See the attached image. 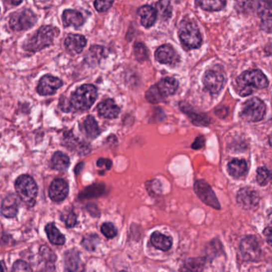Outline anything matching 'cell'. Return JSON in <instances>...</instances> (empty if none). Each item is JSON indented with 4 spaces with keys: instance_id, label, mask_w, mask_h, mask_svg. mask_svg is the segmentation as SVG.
<instances>
[{
    "instance_id": "obj_43",
    "label": "cell",
    "mask_w": 272,
    "mask_h": 272,
    "mask_svg": "<svg viewBox=\"0 0 272 272\" xmlns=\"http://www.w3.org/2000/svg\"><path fill=\"white\" fill-rule=\"evenodd\" d=\"M97 165L99 168L108 170H110L111 167L113 166V162L108 158H100L97 161Z\"/></svg>"
},
{
    "instance_id": "obj_41",
    "label": "cell",
    "mask_w": 272,
    "mask_h": 272,
    "mask_svg": "<svg viewBox=\"0 0 272 272\" xmlns=\"http://www.w3.org/2000/svg\"><path fill=\"white\" fill-rule=\"evenodd\" d=\"M61 220L65 222L68 228H73L77 223V216L73 211H69L62 214Z\"/></svg>"
},
{
    "instance_id": "obj_14",
    "label": "cell",
    "mask_w": 272,
    "mask_h": 272,
    "mask_svg": "<svg viewBox=\"0 0 272 272\" xmlns=\"http://www.w3.org/2000/svg\"><path fill=\"white\" fill-rule=\"evenodd\" d=\"M69 193V185L65 180L57 178L52 181L49 186V196L52 201L60 202L66 198Z\"/></svg>"
},
{
    "instance_id": "obj_37",
    "label": "cell",
    "mask_w": 272,
    "mask_h": 272,
    "mask_svg": "<svg viewBox=\"0 0 272 272\" xmlns=\"http://www.w3.org/2000/svg\"><path fill=\"white\" fill-rule=\"evenodd\" d=\"M135 55L138 61H144L147 59L148 52L146 46L141 42H137L134 45Z\"/></svg>"
},
{
    "instance_id": "obj_15",
    "label": "cell",
    "mask_w": 272,
    "mask_h": 272,
    "mask_svg": "<svg viewBox=\"0 0 272 272\" xmlns=\"http://www.w3.org/2000/svg\"><path fill=\"white\" fill-rule=\"evenodd\" d=\"M86 43L87 40L81 34H69L65 40V47L68 51L73 54L81 53Z\"/></svg>"
},
{
    "instance_id": "obj_11",
    "label": "cell",
    "mask_w": 272,
    "mask_h": 272,
    "mask_svg": "<svg viewBox=\"0 0 272 272\" xmlns=\"http://www.w3.org/2000/svg\"><path fill=\"white\" fill-rule=\"evenodd\" d=\"M205 89L213 95L218 94L223 89L225 77L223 74L216 70H208L203 77Z\"/></svg>"
},
{
    "instance_id": "obj_22",
    "label": "cell",
    "mask_w": 272,
    "mask_h": 272,
    "mask_svg": "<svg viewBox=\"0 0 272 272\" xmlns=\"http://www.w3.org/2000/svg\"><path fill=\"white\" fill-rule=\"evenodd\" d=\"M156 87L159 91V93L162 94V97L165 98L168 96L173 95L175 93L176 91L178 88V82L177 80L171 77H166L164 79L161 80L157 85Z\"/></svg>"
},
{
    "instance_id": "obj_12",
    "label": "cell",
    "mask_w": 272,
    "mask_h": 272,
    "mask_svg": "<svg viewBox=\"0 0 272 272\" xmlns=\"http://www.w3.org/2000/svg\"><path fill=\"white\" fill-rule=\"evenodd\" d=\"M62 85L63 82L59 78L51 75H45L40 80L37 92L41 96H50L54 94Z\"/></svg>"
},
{
    "instance_id": "obj_25",
    "label": "cell",
    "mask_w": 272,
    "mask_h": 272,
    "mask_svg": "<svg viewBox=\"0 0 272 272\" xmlns=\"http://www.w3.org/2000/svg\"><path fill=\"white\" fill-rule=\"evenodd\" d=\"M45 230L51 244L54 245H63L65 244V236L58 230L54 224L49 223L46 225Z\"/></svg>"
},
{
    "instance_id": "obj_29",
    "label": "cell",
    "mask_w": 272,
    "mask_h": 272,
    "mask_svg": "<svg viewBox=\"0 0 272 272\" xmlns=\"http://www.w3.org/2000/svg\"><path fill=\"white\" fill-rule=\"evenodd\" d=\"M157 15L161 19L167 20L172 14V6L170 0H158L154 8Z\"/></svg>"
},
{
    "instance_id": "obj_40",
    "label": "cell",
    "mask_w": 272,
    "mask_h": 272,
    "mask_svg": "<svg viewBox=\"0 0 272 272\" xmlns=\"http://www.w3.org/2000/svg\"><path fill=\"white\" fill-rule=\"evenodd\" d=\"M114 0H95L94 6L99 12H105L113 6Z\"/></svg>"
},
{
    "instance_id": "obj_33",
    "label": "cell",
    "mask_w": 272,
    "mask_h": 272,
    "mask_svg": "<svg viewBox=\"0 0 272 272\" xmlns=\"http://www.w3.org/2000/svg\"><path fill=\"white\" fill-rule=\"evenodd\" d=\"M105 186L103 185H93L89 186L81 193V198H91L101 196L105 192Z\"/></svg>"
},
{
    "instance_id": "obj_38",
    "label": "cell",
    "mask_w": 272,
    "mask_h": 272,
    "mask_svg": "<svg viewBox=\"0 0 272 272\" xmlns=\"http://www.w3.org/2000/svg\"><path fill=\"white\" fill-rule=\"evenodd\" d=\"M99 237L97 235H90L89 237H85L82 241V245L85 247V249L87 250L94 251L96 249L97 244H98Z\"/></svg>"
},
{
    "instance_id": "obj_49",
    "label": "cell",
    "mask_w": 272,
    "mask_h": 272,
    "mask_svg": "<svg viewBox=\"0 0 272 272\" xmlns=\"http://www.w3.org/2000/svg\"></svg>"
},
{
    "instance_id": "obj_1",
    "label": "cell",
    "mask_w": 272,
    "mask_h": 272,
    "mask_svg": "<svg viewBox=\"0 0 272 272\" xmlns=\"http://www.w3.org/2000/svg\"><path fill=\"white\" fill-rule=\"evenodd\" d=\"M269 85V80L261 70H249L237 77V93L241 97H247L253 94L256 89H265Z\"/></svg>"
},
{
    "instance_id": "obj_2",
    "label": "cell",
    "mask_w": 272,
    "mask_h": 272,
    "mask_svg": "<svg viewBox=\"0 0 272 272\" xmlns=\"http://www.w3.org/2000/svg\"><path fill=\"white\" fill-rule=\"evenodd\" d=\"M97 98V88L92 85H84L72 94L69 108L76 111L90 109Z\"/></svg>"
},
{
    "instance_id": "obj_19",
    "label": "cell",
    "mask_w": 272,
    "mask_h": 272,
    "mask_svg": "<svg viewBox=\"0 0 272 272\" xmlns=\"http://www.w3.org/2000/svg\"><path fill=\"white\" fill-rule=\"evenodd\" d=\"M99 114L105 118L114 119L118 117L121 109L116 105L114 101L108 99L100 103L97 107Z\"/></svg>"
},
{
    "instance_id": "obj_10",
    "label": "cell",
    "mask_w": 272,
    "mask_h": 272,
    "mask_svg": "<svg viewBox=\"0 0 272 272\" xmlns=\"http://www.w3.org/2000/svg\"><path fill=\"white\" fill-rule=\"evenodd\" d=\"M237 202L243 209H254L260 203V196L255 189L245 187L239 190L237 196Z\"/></svg>"
},
{
    "instance_id": "obj_17",
    "label": "cell",
    "mask_w": 272,
    "mask_h": 272,
    "mask_svg": "<svg viewBox=\"0 0 272 272\" xmlns=\"http://www.w3.org/2000/svg\"><path fill=\"white\" fill-rule=\"evenodd\" d=\"M18 210L17 197L14 194H9L4 198L1 205V214L6 218L16 217Z\"/></svg>"
},
{
    "instance_id": "obj_42",
    "label": "cell",
    "mask_w": 272,
    "mask_h": 272,
    "mask_svg": "<svg viewBox=\"0 0 272 272\" xmlns=\"http://www.w3.org/2000/svg\"><path fill=\"white\" fill-rule=\"evenodd\" d=\"M11 272H33L30 265L22 261H17L12 267Z\"/></svg>"
},
{
    "instance_id": "obj_24",
    "label": "cell",
    "mask_w": 272,
    "mask_h": 272,
    "mask_svg": "<svg viewBox=\"0 0 272 272\" xmlns=\"http://www.w3.org/2000/svg\"><path fill=\"white\" fill-rule=\"evenodd\" d=\"M228 171L233 178H241L248 171V165L245 160L233 159L228 165Z\"/></svg>"
},
{
    "instance_id": "obj_7",
    "label": "cell",
    "mask_w": 272,
    "mask_h": 272,
    "mask_svg": "<svg viewBox=\"0 0 272 272\" xmlns=\"http://www.w3.org/2000/svg\"><path fill=\"white\" fill-rule=\"evenodd\" d=\"M37 22V16L29 9L18 10L10 15V26L15 31H22L30 29Z\"/></svg>"
},
{
    "instance_id": "obj_20",
    "label": "cell",
    "mask_w": 272,
    "mask_h": 272,
    "mask_svg": "<svg viewBox=\"0 0 272 272\" xmlns=\"http://www.w3.org/2000/svg\"><path fill=\"white\" fill-rule=\"evenodd\" d=\"M138 14L140 16L141 24L146 28L153 26L157 18L155 9L148 5L140 7L138 10Z\"/></svg>"
},
{
    "instance_id": "obj_3",
    "label": "cell",
    "mask_w": 272,
    "mask_h": 272,
    "mask_svg": "<svg viewBox=\"0 0 272 272\" xmlns=\"http://www.w3.org/2000/svg\"><path fill=\"white\" fill-rule=\"evenodd\" d=\"M15 190L20 199L29 207L35 205L38 195V186L34 178L23 174L18 177L15 181Z\"/></svg>"
},
{
    "instance_id": "obj_28",
    "label": "cell",
    "mask_w": 272,
    "mask_h": 272,
    "mask_svg": "<svg viewBox=\"0 0 272 272\" xmlns=\"http://www.w3.org/2000/svg\"><path fill=\"white\" fill-rule=\"evenodd\" d=\"M69 158L62 152L57 151L53 154L51 160L52 167L55 170L62 171L65 170L69 166Z\"/></svg>"
},
{
    "instance_id": "obj_16",
    "label": "cell",
    "mask_w": 272,
    "mask_h": 272,
    "mask_svg": "<svg viewBox=\"0 0 272 272\" xmlns=\"http://www.w3.org/2000/svg\"><path fill=\"white\" fill-rule=\"evenodd\" d=\"M65 146H67L69 150L77 152V154H87L90 152V146L85 142L76 138L72 133H66L65 136Z\"/></svg>"
},
{
    "instance_id": "obj_36",
    "label": "cell",
    "mask_w": 272,
    "mask_h": 272,
    "mask_svg": "<svg viewBox=\"0 0 272 272\" xmlns=\"http://www.w3.org/2000/svg\"><path fill=\"white\" fill-rule=\"evenodd\" d=\"M146 98L151 104H158L163 100L164 97L159 93V91L156 87V85L152 86L148 89L146 93Z\"/></svg>"
},
{
    "instance_id": "obj_5",
    "label": "cell",
    "mask_w": 272,
    "mask_h": 272,
    "mask_svg": "<svg viewBox=\"0 0 272 272\" xmlns=\"http://www.w3.org/2000/svg\"><path fill=\"white\" fill-rule=\"evenodd\" d=\"M181 43L188 49H197L202 42L201 33L197 25L189 20H183L180 23L178 30Z\"/></svg>"
},
{
    "instance_id": "obj_13",
    "label": "cell",
    "mask_w": 272,
    "mask_h": 272,
    "mask_svg": "<svg viewBox=\"0 0 272 272\" xmlns=\"http://www.w3.org/2000/svg\"><path fill=\"white\" fill-rule=\"evenodd\" d=\"M155 59L162 64L174 65L179 61V56L170 45H163L155 51Z\"/></svg>"
},
{
    "instance_id": "obj_6",
    "label": "cell",
    "mask_w": 272,
    "mask_h": 272,
    "mask_svg": "<svg viewBox=\"0 0 272 272\" xmlns=\"http://www.w3.org/2000/svg\"><path fill=\"white\" fill-rule=\"evenodd\" d=\"M266 113V106L261 99L254 97L244 103L241 117L247 122H258L263 120Z\"/></svg>"
},
{
    "instance_id": "obj_35",
    "label": "cell",
    "mask_w": 272,
    "mask_h": 272,
    "mask_svg": "<svg viewBox=\"0 0 272 272\" xmlns=\"http://www.w3.org/2000/svg\"><path fill=\"white\" fill-rule=\"evenodd\" d=\"M257 181L261 185H266L272 179V171L266 167H260L257 170Z\"/></svg>"
},
{
    "instance_id": "obj_23",
    "label": "cell",
    "mask_w": 272,
    "mask_h": 272,
    "mask_svg": "<svg viewBox=\"0 0 272 272\" xmlns=\"http://www.w3.org/2000/svg\"><path fill=\"white\" fill-rule=\"evenodd\" d=\"M150 242L153 246L155 247L156 249L166 252V251L170 250L171 248L173 240L170 237H167V236H165L158 232H155L152 234L151 237H150Z\"/></svg>"
},
{
    "instance_id": "obj_46",
    "label": "cell",
    "mask_w": 272,
    "mask_h": 272,
    "mask_svg": "<svg viewBox=\"0 0 272 272\" xmlns=\"http://www.w3.org/2000/svg\"><path fill=\"white\" fill-rule=\"evenodd\" d=\"M6 2L14 6H18L21 2H22V0H6Z\"/></svg>"
},
{
    "instance_id": "obj_4",
    "label": "cell",
    "mask_w": 272,
    "mask_h": 272,
    "mask_svg": "<svg viewBox=\"0 0 272 272\" xmlns=\"http://www.w3.org/2000/svg\"><path fill=\"white\" fill-rule=\"evenodd\" d=\"M57 34L58 30L57 28L52 26H42L35 34L28 39L25 44V49L28 51H40L51 45Z\"/></svg>"
},
{
    "instance_id": "obj_30",
    "label": "cell",
    "mask_w": 272,
    "mask_h": 272,
    "mask_svg": "<svg viewBox=\"0 0 272 272\" xmlns=\"http://www.w3.org/2000/svg\"><path fill=\"white\" fill-rule=\"evenodd\" d=\"M83 129L85 135L89 138H95L100 134L98 124L91 116H89L84 121Z\"/></svg>"
},
{
    "instance_id": "obj_47",
    "label": "cell",
    "mask_w": 272,
    "mask_h": 272,
    "mask_svg": "<svg viewBox=\"0 0 272 272\" xmlns=\"http://www.w3.org/2000/svg\"><path fill=\"white\" fill-rule=\"evenodd\" d=\"M2 264H3V262H0V272H5Z\"/></svg>"
},
{
    "instance_id": "obj_8",
    "label": "cell",
    "mask_w": 272,
    "mask_h": 272,
    "mask_svg": "<svg viewBox=\"0 0 272 272\" xmlns=\"http://www.w3.org/2000/svg\"><path fill=\"white\" fill-rule=\"evenodd\" d=\"M194 190L204 203L216 209H221V205L210 185L204 180H197L194 184Z\"/></svg>"
},
{
    "instance_id": "obj_31",
    "label": "cell",
    "mask_w": 272,
    "mask_h": 272,
    "mask_svg": "<svg viewBox=\"0 0 272 272\" xmlns=\"http://www.w3.org/2000/svg\"><path fill=\"white\" fill-rule=\"evenodd\" d=\"M204 266L202 259H191L185 263L181 272H201Z\"/></svg>"
},
{
    "instance_id": "obj_9",
    "label": "cell",
    "mask_w": 272,
    "mask_h": 272,
    "mask_svg": "<svg viewBox=\"0 0 272 272\" xmlns=\"http://www.w3.org/2000/svg\"><path fill=\"white\" fill-rule=\"evenodd\" d=\"M241 254L243 258L248 261H257L261 256V249L258 241L253 236L243 239L241 242Z\"/></svg>"
},
{
    "instance_id": "obj_44",
    "label": "cell",
    "mask_w": 272,
    "mask_h": 272,
    "mask_svg": "<svg viewBox=\"0 0 272 272\" xmlns=\"http://www.w3.org/2000/svg\"><path fill=\"white\" fill-rule=\"evenodd\" d=\"M205 139L203 136H199L196 138L195 141L192 144L191 147L194 150H198L205 146Z\"/></svg>"
},
{
    "instance_id": "obj_32",
    "label": "cell",
    "mask_w": 272,
    "mask_h": 272,
    "mask_svg": "<svg viewBox=\"0 0 272 272\" xmlns=\"http://www.w3.org/2000/svg\"><path fill=\"white\" fill-rule=\"evenodd\" d=\"M262 28L267 32H272V8L265 7L261 10Z\"/></svg>"
},
{
    "instance_id": "obj_45",
    "label": "cell",
    "mask_w": 272,
    "mask_h": 272,
    "mask_svg": "<svg viewBox=\"0 0 272 272\" xmlns=\"http://www.w3.org/2000/svg\"><path fill=\"white\" fill-rule=\"evenodd\" d=\"M264 235H265L267 242L269 243V245L272 246V226L266 228L264 231Z\"/></svg>"
},
{
    "instance_id": "obj_39",
    "label": "cell",
    "mask_w": 272,
    "mask_h": 272,
    "mask_svg": "<svg viewBox=\"0 0 272 272\" xmlns=\"http://www.w3.org/2000/svg\"><path fill=\"white\" fill-rule=\"evenodd\" d=\"M101 233L105 235L107 238H114L117 235V230L112 223L103 224L101 226Z\"/></svg>"
},
{
    "instance_id": "obj_26",
    "label": "cell",
    "mask_w": 272,
    "mask_h": 272,
    "mask_svg": "<svg viewBox=\"0 0 272 272\" xmlns=\"http://www.w3.org/2000/svg\"><path fill=\"white\" fill-rule=\"evenodd\" d=\"M79 253L75 249H71L65 253V267L68 272H75L79 265Z\"/></svg>"
},
{
    "instance_id": "obj_21",
    "label": "cell",
    "mask_w": 272,
    "mask_h": 272,
    "mask_svg": "<svg viewBox=\"0 0 272 272\" xmlns=\"http://www.w3.org/2000/svg\"><path fill=\"white\" fill-rule=\"evenodd\" d=\"M62 21L65 26H73L77 28L83 25L85 18L83 15L74 10H65L62 14Z\"/></svg>"
},
{
    "instance_id": "obj_34",
    "label": "cell",
    "mask_w": 272,
    "mask_h": 272,
    "mask_svg": "<svg viewBox=\"0 0 272 272\" xmlns=\"http://www.w3.org/2000/svg\"><path fill=\"white\" fill-rule=\"evenodd\" d=\"M40 256L42 257L43 261H45L48 269H53L54 268V262H55L56 259L55 255L47 246L41 247Z\"/></svg>"
},
{
    "instance_id": "obj_48",
    "label": "cell",
    "mask_w": 272,
    "mask_h": 272,
    "mask_svg": "<svg viewBox=\"0 0 272 272\" xmlns=\"http://www.w3.org/2000/svg\"><path fill=\"white\" fill-rule=\"evenodd\" d=\"M269 144H270V146L272 147V133L270 137H269Z\"/></svg>"
},
{
    "instance_id": "obj_27",
    "label": "cell",
    "mask_w": 272,
    "mask_h": 272,
    "mask_svg": "<svg viewBox=\"0 0 272 272\" xmlns=\"http://www.w3.org/2000/svg\"><path fill=\"white\" fill-rule=\"evenodd\" d=\"M196 3L207 11H218L225 7L226 0H196Z\"/></svg>"
},
{
    "instance_id": "obj_18",
    "label": "cell",
    "mask_w": 272,
    "mask_h": 272,
    "mask_svg": "<svg viewBox=\"0 0 272 272\" xmlns=\"http://www.w3.org/2000/svg\"><path fill=\"white\" fill-rule=\"evenodd\" d=\"M180 109L185 114L187 115L189 118L191 120L193 125H198V126H206L210 124L209 117L201 113H197L193 110L191 107L189 106V104L181 102L179 104Z\"/></svg>"
}]
</instances>
